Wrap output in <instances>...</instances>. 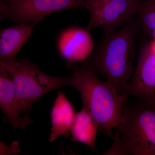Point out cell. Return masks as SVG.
Wrapping results in <instances>:
<instances>
[{
	"label": "cell",
	"instance_id": "cell-1",
	"mask_svg": "<svg viewBox=\"0 0 155 155\" xmlns=\"http://www.w3.org/2000/svg\"><path fill=\"white\" fill-rule=\"evenodd\" d=\"M140 26L138 17L130 19L119 30L104 31L102 39L88 65L120 94L125 95L134 72L137 37Z\"/></svg>",
	"mask_w": 155,
	"mask_h": 155
},
{
	"label": "cell",
	"instance_id": "cell-2",
	"mask_svg": "<svg viewBox=\"0 0 155 155\" xmlns=\"http://www.w3.org/2000/svg\"><path fill=\"white\" fill-rule=\"evenodd\" d=\"M69 78V86L79 92L82 105L98 123L100 130L114 138L112 130L123 122L122 110L127 97L119 94L109 81L98 78L88 65L75 67Z\"/></svg>",
	"mask_w": 155,
	"mask_h": 155
},
{
	"label": "cell",
	"instance_id": "cell-3",
	"mask_svg": "<svg viewBox=\"0 0 155 155\" xmlns=\"http://www.w3.org/2000/svg\"><path fill=\"white\" fill-rule=\"evenodd\" d=\"M135 98L125 101L124 119L105 154L155 155V102Z\"/></svg>",
	"mask_w": 155,
	"mask_h": 155
},
{
	"label": "cell",
	"instance_id": "cell-4",
	"mask_svg": "<svg viewBox=\"0 0 155 155\" xmlns=\"http://www.w3.org/2000/svg\"><path fill=\"white\" fill-rule=\"evenodd\" d=\"M0 67L13 79L21 113L29 116L31 107L38 100L54 90L69 86L70 78L50 76L25 59L0 62Z\"/></svg>",
	"mask_w": 155,
	"mask_h": 155
},
{
	"label": "cell",
	"instance_id": "cell-5",
	"mask_svg": "<svg viewBox=\"0 0 155 155\" xmlns=\"http://www.w3.org/2000/svg\"><path fill=\"white\" fill-rule=\"evenodd\" d=\"M85 5L86 0H0L1 18L36 25L50 14L65 9L85 8Z\"/></svg>",
	"mask_w": 155,
	"mask_h": 155
},
{
	"label": "cell",
	"instance_id": "cell-6",
	"mask_svg": "<svg viewBox=\"0 0 155 155\" xmlns=\"http://www.w3.org/2000/svg\"><path fill=\"white\" fill-rule=\"evenodd\" d=\"M140 2L137 0H86L85 8L90 15L87 30L98 28L104 31L116 30L137 14Z\"/></svg>",
	"mask_w": 155,
	"mask_h": 155
},
{
	"label": "cell",
	"instance_id": "cell-7",
	"mask_svg": "<svg viewBox=\"0 0 155 155\" xmlns=\"http://www.w3.org/2000/svg\"><path fill=\"white\" fill-rule=\"evenodd\" d=\"M125 95L155 102V42L142 48L138 62L127 84Z\"/></svg>",
	"mask_w": 155,
	"mask_h": 155
},
{
	"label": "cell",
	"instance_id": "cell-8",
	"mask_svg": "<svg viewBox=\"0 0 155 155\" xmlns=\"http://www.w3.org/2000/svg\"><path fill=\"white\" fill-rule=\"evenodd\" d=\"M58 45L68 67L76 62L85 61L94 47L89 31L77 27H70L63 31L58 38Z\"/></svg>",
	"mask_w": 155,
	"mask_h": 155
},
{
	"label": "cell",
	"instance_id": "cell-9",
	"mask_svg": "<svg viewBox=\"0 0 155 155\" xmlns=\"http://www.w3.org/2000/svg\"><path fill=\"white\" fill-rule=\"evenodd\" d=\"M0 106L8 122L14 128L24 129L33 122L29 116L22 117L12 78L0 67Z\"/></svg>",
	"mask_w": 155,
	"mask_h": 155
},
{
	"label": "cell",
	"instance_id": "cell-10",
	"mask_svg": "<svg viewBox=\"0 0 155 155\" xmlns=\"http://www.w3.org/2000/svg\"><path fill=\"white\" fill-rule=\"evenodd\" d=\"M35 25L18 24L1 31L0 62L15 60L17 53L30 38Z\"/></svg>",
	"mask_w": 155,
	"mask_h": 155
},
{
	"label": "cell",
	"instance_id": "cell-11",
	"mask_svg": "<svg viewBox=\"0 0 155 155\" xmlns=\"http://www.w3.org/2000/svg\"><path fill=\"white\" fill-rule=\"evenodd\" d=\"M75 114L74 108L65 94L58 92L51 111L50 141H54L58 137H69Z\"/></svg>",
	"mask_w": 155,
	"mask_h": 155
},
{
	"label": "cell",
	"instance_id": "cell-12",
	"mask_svg": "<svg viewBox=\"0 0 155 155\" xmlns=\"http://www.w3.org/2000/svg\"><path fill=\"white\" fill-rule=\"evenodd\" d=\"M98 128V123L88 109L83 106L81 110L75 114L70 135L73 141L84 143L96 153L95 141Z\"/></svg>",
	"mask_w": 155,
	"mask_h": 155
},
{
	"label": "cell",
	"instance_id": "cell-13",
	"mask_svg": "<svg viewBox=\"0 0 155 155\" xmlns=\"http://www.w3.org/2000/svg\"><path fill=\"white\" fill-rule=\"evenodd\" d=\"M137 14L143 31L151 37L155 28V0L141 1Z\"/></svg>",
	"mask_w": 155,
	"mask_h": 155
},
{
	"label": "cell",
	"instance_id": "cell-14",
	"mask_svg": "<svg viewBox=\"0 0 155 155\" xmlns=\"http://www.w3.org/2000/svg\"><path fill=\"white\" fill-rule=\"evenodd\" d=\"M151 37L153 38V41L155 42V28L153 30L152 32Z\"/></svg>",
	"mask_w": 155,
	"mask_h": 155
},
{
	"label": "cell",
	"instance_id": "cell-15",
	"mask_svg": "<svg viewBox=\"0 0 155 155\" xmlns=\"http://www.w3.org/2000/svg\"><path fill=\"white\" fill-rule=\"evenodd\" d=\"M137 1H139V2H141V1H143V0H137Z\"/></svg>",
	"mask_w": 155,
	"mask_h": 155
}]
</instances>
